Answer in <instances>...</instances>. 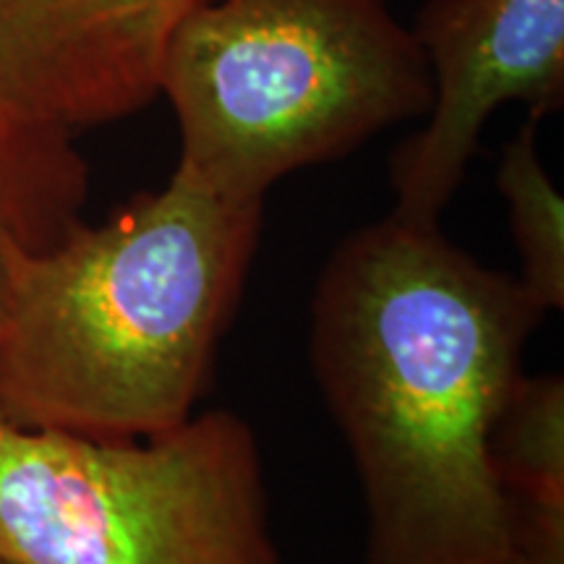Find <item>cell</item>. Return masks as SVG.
<instances>
[{
	"label": "cell",
	"instance_id": "6da1fadb",
	"mask_svg": "<svg viewBox=\"0 0 564 564\" xmlns=\"http://www.w3.org/2000/svg\"><path fill=\"white\" fill-rule=\"evenodd\" d=\"M541 312L518 278L387 215L333 251L312 366L356 463L366 564H505L514 499L489 432Z\"/></svg>",
	"mask_w": 564,
	"mask_h": 564
},
{
	"label": "cell",
	"instance_id": "7a4b0ae2",
	"mask_svg": "<svg viewBox=\"0 0 564 564\" xmlns=\"http://www.w3.org/2000/svg\"><path fill=\"white\" fill-rule=\"evenodd\" d=\"M264 202L175 165L102 225L0 249V419L144 440L192 419L241 303Z\"/></svg>",
	"mask_w": 564,
	"mask_h": 564
},
{
	"label": "cell",
	"instance_id": "3957f363",
	"mask_svg": "<svg viewBox=\"0 0 564 564\" xmlns=\"http://www.w3.org/2000/svg\"><path fill=\"white\" fill-rule=\"evenodd\" d=\"M178 167L232 199L423 118L434 79L387 0H209L167 40Z\"/></svg>",
	"mask_w": 564,
	"mask_h": 564
},
{
	"label": "cell",
	"instance_id": "277c9868",
	"mask_svg": "<svg viewBox=\"0 0 564 564\" xmlns=\"http://www.w3.org/2000/svg\"><path fill=\"white\" fill-rule=\"evenodd\" d=\"M0 556L11 564H280L259 442L204 411L144 440L0 419Z\"/></svg>",
	"mask_w": 564,
	"mask_h": 564
},
{
	"label": "cell",
	"instance_id": "5b68a950",
	"mask_svg": "<svg viewBox=\"0 0 564 564\" xmlns=\"http://www.w3.org/2000/svg\"><path fill=\"white\" fill-rule=\"evenodd\" d=\"M413 37L434 79L429 123L392 154V215L436 225L489 118L523 102L533 121L564 105V0H426Z\"/></svg>",
	"mask_w": 564,
	"mask_h": 564
},
{
	"label": "cell",
	"instance_id": "8992f818",
	"mask_svg": "<svg viewBox=\"0 0 564 564\" xmlns=\"http://www.w3.org/2000/svg\"><path fill=\"white\" fill-rule=\"evenodd\" d=\"M209 0H0V126L82 131L160 97L175 26Z\"/></svg>",
	"mask_w": 564,
	"mask_h": 564
},
{
	"label": "cell",
	"instance_id": "52a82bcc",
	"mask_svg": "<svg viewBox=\"0 0 564 564\" xmlns=\"http://www.w3.org/2000/svg\"><path fill=\"white\" fill-rule=\"evenodd\" d=\"M87 188L89 171L76 139L0 126V249L6 238L30 246L58 241L82 220Z\"/></svg>",
	"mask_w": 564,
	"mask_h": 564
},
{
	"label": "cell",
	"instance_id": "ba28073f",
	"mask_svg": "<svg viewBox=\"0 0 564 564\" xmlns=\"http://www.w3.org/2000/svg\"><path fill=\"white\" fill-rule=\"evenodd\" d=\"M489 463L518 502L564 507V379L525 377L507 392L489 432Z\"/></svg>",
	"mask_w": 564,
	"mask_h": 564
},
{
	"label": "cell",
	"instance_id": "9c48e42d",
	"mask_svg": "<svg viewBox=\"0 0 564 564\" xmlns=\"http://www.w3.org/2000/svg\"><path fill=\"white\" fill-rule=\"evenodd\" d=\"M520 253V285L541 312L564 306V202L539 154V121L507 141L497 173Z\"/></svg>",
	"mask_w": 564,
	"mask_h": 564
},
{
	"label": "cell",
	"instance_id": "30bf717a",
	"mask_svg": "<svg viewBox=\"0 0 564 564\" xmlns=\"http://www.w3.org/2000/svg\"><path fill=\"white\" fill-rule=\"evenodd\" d=\"M505 564H564V507L514 499L512 544Z\"/></svg>",
	"mask_w": 564,
	"mask_h": 564
},
{
	"label": "cell",
	"instance_id": "8fae6325",
	"mask_svg": "<svg viewBox=\"0 0 564 564\" xmlns=\"http://www.w3.org/2000/svg\"><path fill=\"white\" fill-rule=\"evenodd\" d=\"M0 564H11V562H6V560H3V556H0Z\"/></svg>",
	"mask_w": 564,
	"mask_h": 564
}]
</instances>
